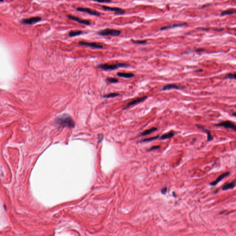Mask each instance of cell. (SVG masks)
I'll list each match as a JSON object with an SVG mask.
<instances>
[{
    "label": "cell",
    "instance_id": "cell-11",
    "mask_svg": "<svg viewBox=\"0 0 236 236\" xmlns=\"http://www.w3.org/2000/svg\"><path fill=\"white\" fill-rule=\"evenodd\" d=\"M230 174V173L229 172H225V173H223L222 174L219 175V176L214 181L210 183L209 184L211 186H215L220 181H221L223 179H224L225 178L228 176Z\"/></svg>",
    "mask_w": 236,
    "mask_h": 236
},
{
    "label": "cell",
    "instance_id": "cell-7",
    "mask_svg": "<svg viewBox=\"0 0 236 236\" xmlns=\"http://www.w3.org/2000/svg\"><path fill=\"white\" fill-rule=\"evenodd\" d=\"M76 10L77 11L84 12V13H86L89 14L90 15L96 16L97 17L100 16V13H99V12L96 10H94L89 8L78 7V8H77Z\"/></svg>",
    "mask_w": 236,
    "mask_h": 236
},
{
    "label": "cell",
    "instance_id": "cell-20",
    "mask_svg": "<svg viewBox=\"0 0 236 236\" xmlns=\"http://www.w3.org/2000/svg\"><path fill=\"white\" fill-rule=\"evenodd\" d=\"M83 33V32L80 30H75V31H72L69 32V37H74L76 36H79Z\"/></svg>",
    "mask_w": 236,
    "mask_h": 236
},
{
    "label": "cell",
    "instance_id": "cell-5",
    "mask_svg": "<svg viewBox=\"0 0 236 236\" xmlns=\"http://www.w3.org/2000/svg\"><path fill=\"white\" fill-rule=\"evenodd\" d=\"M42 20V18L39 16L37 17H32L28 19H23L21 21V24L26 25L34 24L37 23L39 22V21Z\"/></svg>",
    "mask_w": 236,
    "mask_h": 236
},
{
    "label": "cell",
    "instance_id": "cell-10",
    "mask_svg": "<svg viewBox=\"0 0 236 236\" xmlns=\"http://www.w3.org/2000/svg\"><path fill=\"white\" fill-rule=\"evenodd\" d=\"M147 98H148L147 96H143V97H138V98L135 99L133 100L130 101V102H129L127 104V106H125V107L124 108V109H127V108H129L131 106H133L136 104L143 102V101H144L146 99H147Z\"/></svg>",
    "mask_w": 236,
    "mask_h": 236
},
{
    "label": "cell",
    "instance_id": "cell-8",
    "mask_svg": "<svg viewBox=\"0 0 236 236\" xmlns=\"http://www.w3.org/2000/svg\"><path fill=\"white\" fill-rule=\"evenodd\" d=\"M102 8L104 10L110 11L114 12L115 14H119L122 15L125 13V10L121 9L120 8H116V7H111L107 6H102Z\"/></svg>",
    "mask_w": 236,
    "mask_h": 236
},
{
    "label": "cell",
    "instance_id": "cell-4",
    "mask_svg": "<svg viewBox=\"0 0 236 236\" xmlns=\"http://www.w3.org/2000/svg\"><path fill=\"white\" fill-rule=\"evenodd\" d=\"M214 125L217 127H224L225 128L231 129L236 132V125L229 120L222 121L218 124H216Z\"/></svg>",
    "mask_w": 236,
    "mask_h": 236
},
{
    "label": "cell",
    "instance_id": "cell-27",
    "mask_svg": "<svg viewBox=\"0 0 236 236\" xmlns=\"http://www.w3.org/2000/svg\"><path fill=\"white\" fill-rule=\"evenodd\" d=\"M160 148V147L159 146H152V147H151L150 149H148L147 150L149 151H150L154 150H155V149H159Z\"/></svg>",
    "mask_w": 236,
    "mask_h": 236
},
{
    "label": "cell",
    "instance_id": "cell-30",
    "mask_svg": "<svg viewBox=\"0 0 236 236\" xmlns=\"http://www.w3.org/2000/svg\"><path fill=\"white\" fill-rule=\"evenodd\" d=\"M203 72V70H202V69H198V70L195 71V72L196 73H200V72Z\"/></svg>",
    "mask_w": 236,
    "mask_h": 236
},
{
    "label": "cell",
    "instance_id": "cell-6",
    "mask_svg": "<svg viewBox=\"0 0 236 236\" xmlns=\"http://www.w3.org/2000/svg\"><path fill=\"white\" fill-rule=\"evenodd\" d=\"M78 44L81 46H84L89 47L92 48H97V49H102L103 48V46L102 45L97 43H94V42H87L84 41H80L78 43Z\"/></svg>",
    "mask_w": 236,
    "mask_h": 236
},
{
    "label": "cell",
    "instance_id": "cell-19",
    "mask_svg": "<svg viewBox=\"0 0 236 236\" xmlns=\"http://www.w3.org/2000/svg\"><path fill=\"white\" fill-rule=\"evenodd\" d=\"M157 130V128H156V127H152L151 128L147 130H144L143 132H142L141 133L140 135V136H144L148 135H149V134H151L152 133L155 132Z\"/></svg>",
    "mask_w": 236,
    "mask_h": 236
},
{
    "label": "cell",
    "instance_id": "cell-3",
    "mask_svg": "<svg viewBox=\"0 0 236 236\" xmlns=\"http://www.w3.org/2000/svg\"><path fill=\"white\" fill-rule=\"evenodd\" d=\"M121 31L119 30H115L113 29L107 28L104 30H101L97 32V34L102 36H111L113 37H117L120 35Z\"/></svg>",
    "mask_w": 236,
    "mask_h": 236
},
{
    "label": "cell",
    "instance_id": "cell-9",
    "mask_svg": "<svg viewBox=\"0 0 236 236\" xmlns=\"http://www.w3.org/2000/svg\"><path fill=\"white\" fill-rule=\"evenodd\" d=\"M67 17L68 19L72 20L73 21H74L76 22L79 23L81 24H84L86 26H89V25H91V22L88 20L87 19H81L80 18L75 16H73L72 15H67Z\"/></svg>",
    "mask_w": 236,
    "mask_h": 236
},
{
    "label": "cell",
    "instance_id": "cell-25",
    "mask_svg": "<svg viewBox=\"0 0 236 236\" xmlns=\"http://www.w3.org/2000/svg\"><path fill=\"white\" fill-rule=\"evenodd\" d=\"M159 137V136H157L154 137H152V138H146V139H144L142 140L141 142H146L151 141H153V140H154L157 139Z\"/></svg>",
    "mask_w": 236,
    "mask_h": 236
},
{
    "label": "cell",
    "instance_id": "cell-32",
    "mask_svg": "<svg viewBox=\"0 0 236 236\" xmlns=\"http://www.w3.org/2000/svg\"><path fill=\"white\" fill-rule=\"evenodd\" d=\"M232 115H233V116L236 117V113H232Z\"/></svg>",
    "mask_w": 236,
    "mask_h": 236
},
{
    "label": "cell",
    "instance_id": "cell-26",
    "mask_svg": "<svg viewBox=\"0 0 236 236\" xmlns=\"http://www.w3.org/2000/svg\"><path fill=\"white\" fill-rule=\"evenodd\" d=\"M91 1L99 3H109L111 2V0H91Z\"/></svg>",
    "mask_w": 236,
    "mask_h": 236
},
{
    "label": "cell",
    "instance_id": "cell-14",
    "mask_svg": "<svg viewBox=\"0 0 236 236\" xmlns=\"http://www.w3.org/2000/svg\"><path fill=\"white\" fill-rule=\"evenodd\" d=\"M187 24L186 23H180V24H171V25H169L167 26H164L163 27L160 28L161 31H164V30H168L170 29H172V28H176V27H182L184 26Z\"/></svg>",
    "mask_w": 236,
    "mask_h": 236
},
{
    "label": "cell",
    "instance_id": "cell-2",
    "mask_svg": "<svg viewBox=\"0 0 236 236\" xmlns=\"http://www.w3.org/2000/svg\"><path fill=\"white\" fill-rule=\"evenodd\" d=\"M129 64L123 63H119L115 64H102L98 66V68L104 71H110L118 69L120 67H129Z\"/></svg>",
    "mask_w": 236,
    "mask_h": 236
},
{
    "label": "cell",
    "instance_id": "cell-1",
    "mask_svg": "<svg viewBox=\"0 0 236 236\" xmlns=\"http://www.w3.org/2000/svg\"><path fill=\"white\" fill-rule=\"evenodd\" d=\"M56 124L62 127L73 128L75 127V122L72 117L68 114L64 113L58 116L55 119Z\"/></svg>",
    "mask_w": 236,
    "mask_h": 236
},
{
    "label": "cell",
    "instance_id": "cell-22",
    "mask_svg": "<svg viewBox=\"0 0 236 236\" xmlns=\"http://www.w3.org/2000/svg\"><path fill=\"white\" fill-rule=\"evenodd\" d=\"M225 78H229V79H236V73H227L225 76Z\"/></svg>",
    "mask_w": 236,
    "mask_h": 236
},
{
    "label": "cell",
    "instance_id": "cell-17",
    "mask_svg": "<svg viewBox=\"0 0 236 236\" xmlns=\"http://www.w3.org/2000/svg\"><path fill=\"white\" fill-rule=\"evenodd\" d=\"M233 14H236V8H230L225 10L221 13V15L224 16L225 15H232Z\"/></svg>",
    "mask_w": 236,
    "mask_h": 236
},
{
    "label": "cell",
    "instance_id": "cell-21",
    "mask_svg": "<svg viewBox=\"0 0 236 236\" xmlns=\"http://www.w3.org/2000/svg\"><path fill=\"white\" fill-rule=\"evenodd\" d=\"M119 96V94L116 93H111L108 94L107 95H104L103 96L104 98H113L115 97H118Z\"/></svg>",
    "mask_w": 236,
    "mask_h": 236
},
{
    "label": "cell",
    "instance_id": "cell-15",
    "mask_svg": "<svg viewBox=\"0 0 236 236\" xmlns=\"http://www.w3.org/2000/svg\"><path fill=\"white\" fill-rule=\"evenodd\" d=\"M180 89L181 88L179 86H177L175 84H168L164 86L162 88V90L163 91H165L171 89Z\"/></svg>",
    "mask_w": 236,
    "mask_h": 236
},
{
    "label": "cell",
    "instance_id": "cell-18",
    "mask_svg": "<svg viewBox=\"0 0 236 236\" xmlns=\"http://www.w3.org/2000/svg\"><path fill=\"white\" fill-rule=\"evenodd\" d=\"M174 134L175 132H174L173 131H172H172H170V132L167 133L162 135L160 137V139L162 140L169 139V138H172V137H173L174 136Z\"/></svg>",
    "mask_w": 236,
    "mask_h": 236
},
{
    "label": "cell",
    "instance_id": "cell-23",
    "mask_svg": "<svg viewBox=\"0 0 236 236\" xmlns=\"http://www.w3.org/2000/svg\"><path fill=\"white\" fill-rule=\"evenodd\" d=\"M132 42L133 43L137 44H144L147 43L146 40H132Z\"/></svg>",
    "mask_w": 236,
    "mask_h": 236
},
{
    "label": "cell",
    "instance_id": "cell-28",
    "mask_svg": "<svg viewBox=\"0 0 236 236\" xmlns=\"http://www.w3.org/2000/svg\"><path fill=\"white\" fill-rule=\"evenodd\" d=\"M167 187L163 188L161 190V193L162 194H165L167 193Z\"/></svg>",
    "mask_w": 236,
    "mask_h": 236
},
{
    "label": "cell",
    "instance_id": "cell-33",
    "mask_svg": "<svg viewBox=\"0 0 236 236\" xmlns=\"http://www.w3.org/2000/svg\"><path fill=\"white\" fill-rule=\"evenodd\" d=\"M4 1H5V0H0V2H3Z\"/></svg>",
    "mask_w": 236,
    "mask_h": 236
},
{
    "label": "cell",
    "instance_id": "cell-31",
    "mask_svg": "<svg viewBox=\"0 0 236 236\" xmlns=\"http://www.w3.org/2000/svg\"><path fill=\"white\" fill-rule=\"evenodd\" d=\"M208 6H209V4H208V5H204V6H203L202 8H206V7H207Z\"/></svg>",
    "mask_w": 236,
    "mask_h": 236
},
{
    "label": "cell",
    "instance_id": "cell-16",
    "mask_svg": "<svg viewBox=\"0 0 236 236\" xmlns=\"http://www.w3.org/2000/svg\"><path fill=\"white\" fill-rule=\"evenodd\" d=\"M117 76L119 77H121V78H129L134 77V74L132 73H120L119 72V73H117Z\"/></svg>",
    "mask_w": 236,
    "mask_h": 236
},
{
    "label": "cell",
    "instance_id": "cell-12",
    "mask_svg": "<svg viewBox=\"0 0 236 236\" xmlns=\"http://www.w3.org/2000/svg\"><path fill=\"white\" fill-rule=\"evenodd\" d=\"M236 180H234L232 181L231 182L227 183L224 184L222 187V190H230V189H232L236 186Z\"/></svg>",
    "mask_w": 236,
    "mask_h": 236
},
{
    "label": "cell",
    "instance_id": "cell-29",
    "mask_svg": "<svg viewBox=\"0 0 236 236\" xmlns=\"http://www.w3.org/2000/svg\"><path fill=\"white\" fill-rule=\"evenodd\" d=\"M204 50V49L203 48H197L195 50H194V52H197V53H200V52H203Z\"/></svg>",
    "mask_w": 236,
    "mask_h": 236
},
{
    "label": "cell",
    "instance_id": "cell-13",
    "mask_svg": "<svg viewBox=\"0 0 236 236\" xmlns=\"http://www.w3.org/2000/svg\"><path fill=\"white\" fill-rule=\"evenodd\" d=\"M195 126L197 127L198 128L203 130L204 132L206 133V134H207V140H208V141H211L213 140L214 139V137L211 135L210 130L206 129L204 127H203V126H201L200 125H196Z\"/></svg>",
    "mask_w": 236,
    "mask_h": 236
},
{
    "label": "cell",
    "instance_id": "cell-24",
    "mask_svg": "<svg viewBox=\"0 0 236 236\" xmlns=\"http://www.w3.org/2000/svg\"><path fill=\"white\" fill-rule=\"evenodd\" d=\"M106 80L108 82L111 83H117L119 82V80H118V79L117 78H111V77H108V78H107Z\"/></svg>",
    "mask_w": 236,
    "mask_h": 236
}]
</instances>
